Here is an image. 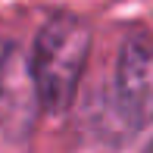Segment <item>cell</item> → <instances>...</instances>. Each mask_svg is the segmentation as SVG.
<instances>
[{"label": "cell", "instance_id": "3957f363", "mask_svg": "<svg viewBox=\"0 0 153 153\" xmlns=\"http://www.w3.org/2000/svg\"><path fill=\"white\" fill-rule=\"evenodd\" d=\"M34 85L28 75V62L16 50V44H0V125L28 131L34 119Z\"/></svg>", "mask_w": 153, "mask_h": 153}, {"label": "cell", "instance_id": "6da1fadb", "mask_svg": "<svg viewBox=\"0 0 153 153\" xmlns=\"http://www.w3.org/2000/svg\"><path fill=\"white\" fill-rule=\"evenodd\" d=\"M91 53V25L75 13L50 16L34 34L28 75L34 97L50 113H66L75 103Z\"/></svg>", "mask_w": 153, "mask_h": 153}, {"label": "cell", "instance_id": "7a4b0ae2", "mask_svg": "<svg viewBox=\"0 0 153 153\" xmlns=\"http://www.w3.org/2000/svg\"><path fill=\"white\" fill-rule=\"evenodd\" d=\"M116 106L131 128L153 122V44L128 41L116 66Z\"/></svg>", "mask_w": 153, "mask_h": 153}, {"label": "cell", "instance_id": "277c9868", "mask_svg": "<svg viewBox=\"0 0 153 153\" xmlns=\"http://www.w3.org/2000/svg\"><path fill=\"white\" fill-rule=\"evenodd\" d=\"M150 153H153V150H150Z\"/></svg>", "mask_w": 153, "mask_h": 153}]
</instances>
